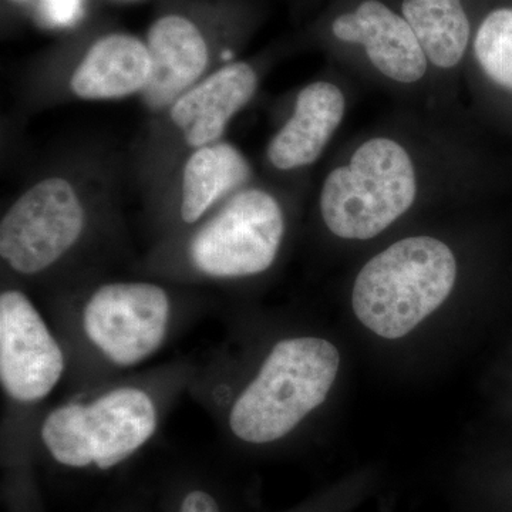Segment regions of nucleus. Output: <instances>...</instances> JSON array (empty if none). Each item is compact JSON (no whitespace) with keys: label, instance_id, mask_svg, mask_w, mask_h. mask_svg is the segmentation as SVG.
Wrapping results in <instances>:
<instances>
[{"label":"nucleus","instance_id":"nucleus-1","mask_svg":"<svg viewBox=\"0 0 512 512\" xmlns=\"http://www.w3.org/2000/svg\"><path fill=\"white\" fill-rule=\"evenodd\" d=\"M490 181L463 104L399 103L336 151L315 210L330 237L369 242L423 212L466 207Z\"/></svg>","mask_w":512,"mask_h":512},{"label":"nucleus","instance_id":"nucleus-2","mask_svg":"<svg viewBox=\"0 0 512 512\" xmlns=\"http://www.w3.org/2000/svg\"><path fill=\"white\" fill-rule=\"evenodd\" d=\"M116 158L79 150L53 161L10 202L0 220V258L13 274L52 271L76 252L120 194Z\"/></svg>","mask_w":512,"mask_h":512},{"label":"nucleus","instance_id":"nucleus-3","mask_svg":"<svg viewBox=\"0 0 512 512\" xmlns=\"http://www.w3.org/2000/svg\"><path fill=\"white\" fill-rule=\"evenodd\" d=\"M306 42L329 66L399 103L437 104L429 60L397 0H332Z\"/></svg>","mask_w":512,"mask_h":512},{"label":"nucleus","instance_id":"nucleus-4","mask_svg":"<svg viewBox=\"0 0 512 512\" xmlns=\"http://www.w3.org/2000/svg\"><path fill=\"white\" fill-rule=\"evenodd\" d=\"M274 62L271 52L234 60L150 116L131 151V171L146 197L188 154L225 140L232 121L258 96Z\"/></svg>","mask_w":512,"mask_h":512},{"label":"nucleus","instance_id":"nucleus-5","mask_svg":"<svg viewBox=\"0 0 512 512\" xmlns=\"http://www.w3.org/2000/svg\"><path fill=\"white\" fill-rule=\"evenodd\" d=\"M461 271L463 262L450 239L431 232L404 235L357 272L353 312L380 338H403L446 303Z\"/></svg>","mask_w":512,"mask_h":512},{"label":"nucleus","instance_id":"nucleus-6","mask_svg":"<svg viewBox=\"0 0 512 512\" xmlns=\"http://www.w3.org/2000/svg\"><path fill=\"white\" fill-rule=\"evenodd\" d=\"M303 190L256 180L184 231L181 258L202 278L239 281L274 266L288 232L293 194Z\"/></svg>","mask_w":512,"mask_h":512},{"label":"nucleus","instance_id":"nucleus-7","mask_svg":"<svg viewBox=\"0 0 512 512\" xmlns=\"http://www.w3.org/2000/svg\"><path fill=\"white\" fill-rule=\"evenodd\" d=\"M339 365L338 349L328 340L293 338L276 343L232 406V433L251 444L282 439L325 402Z\"/></svg>","mask_w":512,"mask_h":512},{"label":"nucleus","instance_id":"nucleus-8","mask_svg":"<svg viewBox=\"0 0 512 512\" xmlns=\"http://www.w3.org/2000/svg\"><path fill=\"white\" fill-rule=\"evenodd\" d=\"M153 77L146 40L126 32L94 37L76 52L39 64L23 76L22 101L30 110L77 101H113L141 96Z\"/></svg>","mask_w":512,"mask_h":512},{"label":"nucleus","instance_id":"nucleus-9","mask_svg":"<svg viewBox=\"0 0 512 512\" xmlns=\"http://www.w3.org/2000/svg\"><path fill=\"white\" fill-rule=\"evenodd\" d=\"M157 409L150 394L120 387L87 404L57 407L40 430L43 444L57 463L107 470L143 447L157 429Z\"/></svg>","mask_w":512,"mask_h":512},{"label":"nucleus","instance_id":"nucleus-10","mask_svg":"<svg viewBox=\"0 0 512 512\" xmlns=\"http://www.w3.org/2000/svg\"><path fill=\"white\" fill-rule=\"evenodd\" d=\"M353 80L335 67L293 90L266 143L268 180L303 190L309 171L325 156L353 103Z\"/></svg>","mask_w":512,"mask_h":512},{"label":"nucleus","instance_id":"nucleus-11","mask_svg":"<svg viewBox=\"0 0 512 512\" xmlns=\"http://www.w3.org/2000/svg\"><path fill=\"white\" fill-rule=\"evenodd\" d=\"M170 313V295L163 286L109 282L97 286L87 298L84 333L110 362L134 366L163 345Z\"/></svg>","mask_w":512,"mask_h":512},{"label":"nucleus","instance_id":"nucleus-12","mask_svg":"<svg viewBox=\"0 0 512 512\" xmlns=\"http://www.w3.org/2000/svg\"><path fill=\"white\" fill-rule=\"evenodd\" d=\"M215 32L184 12H167L151 23L146 43L153 77L140 96L150 116L208 74L237 60V40L217 37Z\"/></svg>","mask_w":512,"mask_h":512},{"label":"nucleus","instance_id":"nucleus-13","mask_svg":"<svg viewBox=\"0 0 512 512\" xmlns=\"http://www.w3.org/2000/svg\"><path fill=\"white\" fill-rule=\"evenodd\" d=\"M256 180L258 174L247 154L231 141L222 140L188 154L147 195V201L163 220L187 231Z\"/></svg>","mask_w":512,"mask_h":512},{"label":"nucleus","instance_id":"nucleus-14","mask_svg":"<svg viewBox=\"0 0 512 512\" xmlns=\"http://www.w3.org/2000/svg\"><path fill=\"white\" fill-rule=\"evenodd\" d=\"M64 356L45 320L19 289L0 295V382L19 403H36L55 389Z\"/></svg>","mask_w":512,"mask_h":512},{"label":"nucleus","instance_id":"nucleus-15","mask_svg":"<svg viewBox=\"0 0 512 512\" xmlns=\"http://www.w3.org/2000/svg\"><path fill=\"white\" fill-rule=\"evenodd\" d=\"M493 0H397L419 39L431 74L437 104L461 103L464 67L481 18Z\"/></svg>","mask_w":512,"mask_h":512},{"label":"nucleus","instance_id":"nucleus-16","mask_svg":"<svg viewBox=\"0 0 512 512\" xmlns=\"http://www.w3.org/2000/svg\"><path fill=\"white\" fill-rule=\"evenodd\" d=\"M463 86L468 87L478 110L512 101V0H493L478 23Z\"/></svg>","mask_w":512,"mask_h":512},{"label":"nucleus","instance_id":"nucleus-17","mask_svg":"<svg viewBox=\"0 0 512 512\" xmlns=\"http://www.w3.org/2000/svg\"><path fill=\"white\" fill-rule=\"evenodd\" d=\"M84 0H39L40 18L50 26H70L83 13Z\"/></svg>","mask_w":512,"mask_h":512},{"label":"nucleus","instance_id":"nucleus-18","mask_svg":"<svg viewBox=\"0 0 512 512\" xmlns=\"http://www.w3.org/2000/svg\"><path fill=\"white\" fill-rule=\"evenodd\" d=\"M180 512H221L220 505H218L212 495L205 493V491H192V493L185 495L183 504H181Z\"/></svg>","mask_w":512,"mask_h":512},{"label":"nucleus","instance_id":"nucleus-19","mask_svg":"<svg viewBox=\"0 0 512 512\" xmlns=\"http://www.w3.org/2000/svg\"><path fill=\"white\" fill-rule=\"evenodd\" d=\"M312 2H323L326 3V5H328V3L332 2V0H312Z\"/></svg>","mask_w":512,"mask_h":512},{"label":"nucleus","instance_id":"nucleus-20","mask_svg":"<svg viewBox=\"0 0 512 512\" xmlns=\"http://www.w3.org/2000/svg\"><path fill=\"white\" fill-rule=\"evenodd\" d=\"M9 2H12V3H25V2H28V0H9Z\"/></svg>","mask_w":512,"mask_h":512}]
</instances>
